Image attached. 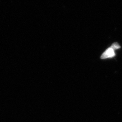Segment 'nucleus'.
<instances>
[{
    "label": "nucleus",
    "mask_w": 122,
    "mask_h": 122,
    "mask_svg": "<svg viewBox=\"0 0 122 122\" xmlns=\"http://www.w3.org/2000/svg\"><path fill=\"white\" fill-rule=\"evenodd\" d=\"M114 56H115L114 50L111 47H110L102 54L101 58V59H105L107 58L112 57H114Z\"/></svg>",
    "instance_id": "f257e3e1"
},
{
    "label": "nucleus",
    "mask_w": 122,
    "mask_h": 122,
    "mask_svg": "<svg viewBox=\"0 0 122 122\" xmlns=\"http://www.w3.org/2000/svg\"><path fill=\"white\" fill-rule=\"evenodd\" d=\"M111 47L113 48L114 50L117 49H118L120 48V46H119V45L116 43L113 44Z\"/></svg>",
    "instance_id": "f03ea898"
}]
</instances>
